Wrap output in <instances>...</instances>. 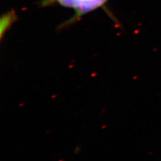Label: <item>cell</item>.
I'll return each instance as SVG.
<instances>
[{"label": "cell", "instance_id": "7a4b0ae2", "mask_svg": "<svg viewBox=\"0 0 161 161\" xmlns=\"http://www.w3.org/2000/svg\"><path fill=\"white\" fill-rule=\"evenodd\" d=\"M60 5L65 7L72 8L76 11L90 0H56Z\"/></svg>", "mask_w": 161, "mask_h": 161}, {"label": "cell", "instance_id": "6da1fadb", "mask_svg": "<svg viewBox=\"0 0 161 161\" xmlns=\"http://www.w3.org/2000/svg\"><path fill=\"white\" fill-rule=\"evenodd\" d=\"M16 16L14 13H8L1 17V36H3V33L5 32L8 27L14 21Z\"/></svg>", "mask_w": 161, "mask_h": 161}]
</instances>
